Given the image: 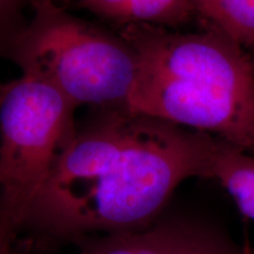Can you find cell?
Masks as SVG:
<instances>
[{
    "label": "cell",
    "instance_id": "obj_1",
    "mask_svg": "<svg viewBox=\"0 0 254 254\" xmlns=\"http://www.w3.org/2000/svg\"><path fill=\"white\" fill-rule=\"evenodd\" d=\"M100 110L75 128L21 232L71 243L140 230L183 182L212 178L217 138L125 107Z\"/></svg>",
    "mask_w": 254,
    "mask_h": 254
},
{
    "label": "cell",
    "instance_id": "obj_2",
    "mask_svg": "<svg viewBox=\"0 0 254 254\" xmlns=\"http://www.w3.org/2000/svg\"><path fill=\"white\" fill-rule=\"evenodd\" d=\"M119 34L135 58L127 111L254 154V72L243 49L209 28L177 33L132 24Z\"/></svg>",
    "mask_w": 254,
    "mask_h": 254
},
{
    "label": "cell",
    "instance_id": "obj_3",
    "mask_svg": "<svg viewBox=\"0 0 254 254\" xmlns=\"http://www.w3.org/2000/svg\"><path fill=\"white\" fill-rule=\"evenodd\" d=\"M33 15L7 58L75 107H125L135 78L134 53L122 36L77 18L55 2L32 5Z\"/></svg>",
    "mask_w": 254,
    "mask_h": 254
},
{
    "label": "cell",
    "instance_id": "obj_4",
    "mask_svg": "<svg viewBox=\"0 0 254 254\" xmlns=\"http://www.w3.org/2000/svg\"><path fill=\"white\" fill-rule=\"evenodd\" d=\"M77 107L36 78L4 85L0 100V222L14 238L74 134Z\"/></svg>",
    "mask_w": 254,
    "mask_h": 254
},
{
    "label": "cell",
    "instance_id": "obj_5",
    "mask_svg": "<svg viewBox=\"0 0 254 254\" xmlns=\"http://www.w3.org/2000/svg\"><path fill=\"white\" fill-rule=\"evenodd\" d=\"M69 254H241L212 225L164 215L144 228L71 241Z\"/></svg>",
    "mask_w": 254,
    "mask_h": 254
},
{
    "label": "cell",
    "instance_id": "obj_6",
    "mask_svg": "<svg viewBox=\"0 0 254 254\" xmlns=\"http://www.w3.org/2000/svg\"><path fill=\"white\" fill-rule=\"evenodd\" d=\"M80 5L122 27L147 24L166 28L195 17L194 0H80Z\"/></svg>",
    "mask_w": 254,
    "mask_h": 254
},
{
    "label": "cell",
    "instance_id": "obj_7",
    "mask_svg": "<svg viewBox=\"0 0 254 254\" xmlns=\"http://www.w3.org/2000/svg\"><path fill=\"white\" fill-rule=\"evenodd\" d=\"M212 179L218 180L246 218L254 221V157L218 140Z\"/></svg>",
    "mask_w": 254,
    "mask_h": 254
},
{
    "label": "cell",
    "instance_id": "obj_8",
    "mask_svg": "<svg viewBox=\"0 0 254 254\" xmlns=\"http://www.w3.org/2000/svg\"><path fill=\"white\" fill-rule=\"evenodd\" d=\"M194 12L206 28L254 50V0H194Z\"/></svg>",
    "mask_w": 254,
    "mask_h": 254
},
{
    "label": "cell",
    "instance_id": "obj_9",
    "mask_svg": "<svg viewBox=\"0 0 254 254\" xmlns=\"http://www.w3.org/2000/svg\"><path fill=\"white\" fill-rule=\"evenodd\" d=\"M24 7L23 0H0V56L7 57L15 38L26 26Z\"/></svg>",
    "mask_w": 254,
    "mask_h": 254
},
{
    "label": "cell",
    "instance_id": "obj_10",
    "mask_svg": "<svg viewBox=\"0 0 254 254\" xmlns=\"http://www.w3.org/2000/svg\"><path fill=\"white\" fill-rule=\"evenodd\" d=\"M15 239L17 238L11 236L0 222V254H17L14 250Z\"/></svg>",
    "mask_w": 254,
    "mask_h": 254
},
{
    "label": "cell",
    "instance_id": "obj_11",
    "mask_svg": "<svg viewBox=\"0 0 254 254\" xmlns=\"http://www.w3.org/2000/svg\"><path fill=\"white\" fill-rule=\"evenodd\" d=\"M25 5H33V4H37V2H43V1H50V2H55V4H58L59 2H63V1H68V0H23Z\"/></svg>",
    "mask_w": 254,
    "mask_h": 254
},
{
    "label": "cell",
    "instance_id": "obj_12",
    "mask_svg": "<svg viewBox=\"0 0 254 254\" xmlns=\"http://www.w3.org/2000/svg\"><path fill=\"white\" fill-rule=\"evenodd\" d=\"M241 254H253L252 252H251V250H250V247L249 246H246L245 249L243 250V252H241Z\"/></svg>",
    "mask_w": 254,
    "mask_h": 254
},
{
    "label": "cell",
    "instance_id": "obj_13",
    "mask_svg": "<svg viewBox=\"0 0 254 254\" xmlns=\"http://www.w3.org/2000/svg\"><path fill=\"white\" fill-rule=\"evenodd\" d=\"M4 85H5V84H1V82H0V100H1L2 91H4Z\"/></svg>",
    "mask_w": 254,
    "mask_h": 254
}]
</instances>
